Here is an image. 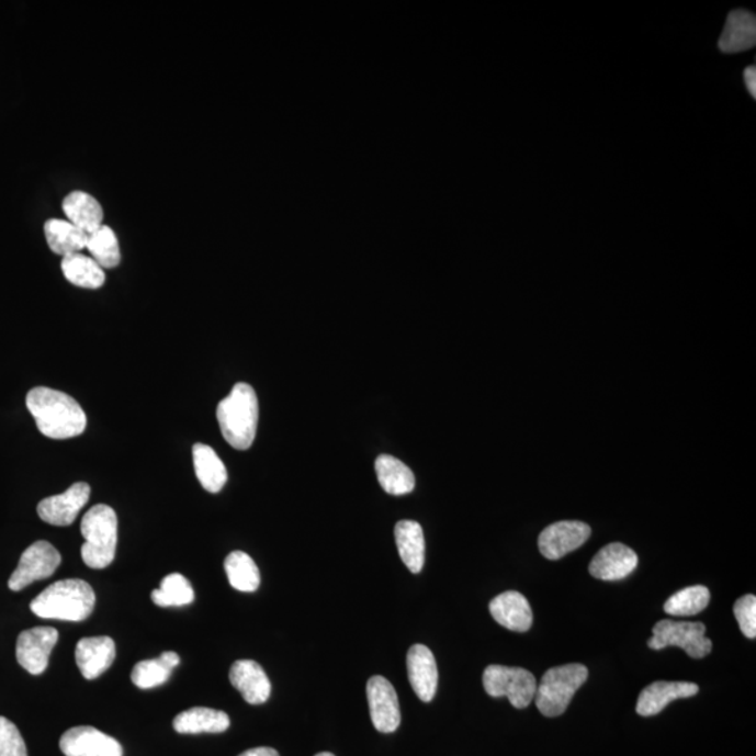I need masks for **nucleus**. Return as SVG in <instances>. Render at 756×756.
I'll return each instance as SVG.
<instances>
[{
  "label": "nucleus",
  "mask_w": 756,
  "mask_h": 756,
  "mask_svg": "<svg viewBox=\"0 0 756 756\" xmlns=\"http://www.w3.org/2000/svg\"><path fill=\"white\" fill-rule=\"evenodd\" d=\"M25 404L45 438H78L88 426V416L78 400L63 391L35 387L27 394Z\"/></svg>",
  "instance_id": "1"
},
{
  "label": "nucleus",
  "mask_w": 756,
  "mask_h": 756,
  "mask_svg": "<svg viewBox=\"0 0 756 756\" xmlns=\"http://www.w3.org/2000/svg\"><path fill=\"white\" fill-rule=\"evenodd\" d=\"M95 593L88 582L68 578L54 583L35 597L30 610L43 619L82 622L93 612Z\"/></svg>",
  "instance_id": "2"
},
{
  "label": "nucleus",
  "mask_w": 756,
  "mask_h": 756,
  "mask_svg": "<svg viewBox=\"0 0 756 756\" xmlns=\"http://www.w3.org/2000/svg\"><path fill=\"white\" fill-rule=\"evenodd\" d=\"M216 415L223 438L232 448H251L257 436L260 407L256 390L250 384L237 383L232 393L217 405Z\"/></svg>",
  "instance_id": "3"
},
{
  "label": "nucleus",
  "mask_w": 756,
  "mask_h": 756,
  "mask_svg": "<svg viewBox=\"0 0 756 756\" xmlns=\"http://www.w3.org/2000/svg\"><path fill=\"white\" fill-rule=\"evenodd\" d=\"M80 531L84 538L82 560L91 569H105L115 560L119 519L113 507L98 505L86 512Z\"/></svg>",
  "instance_id": "4"
},
{
  "label": "nucleus",
  "mask_w": 756,
  "mask_h": 756,
  "mask_svg": "<svg viewBox=\"0 0 756 756\" xmlns=\"http://www.w3.org/2000/svg\"><path fill=\"white\" fill-rule=\"evenodd\" d=\"M588 669L583 664L548 669L540 685H537L535 703L546 718H557L566 712L577 689L587 681Z\"/></svg>",
  "instance_id": "5"
},
{
  "label": "nucleus",
  "mask_w": 756,
  "mask_h": 756,
  "mask_svg": "<svg viewBox=\"0 0 756 756\" xmlns=\"http://www.w3.org/2000/svg\"><path fill=\"white\" fill-rule=\"evenodd\" d=\"M647 644L653 651H662L668 646L681 647L692 658L707 657L713 648L703 623L675 622L672 619H663L654 625L653 637Z\"/></svg>",
  "instance_id": "6"
},
{
  "label": "nucleus",
  "mask_w": 756,
  "mask_h": 756,
  "mask_svg": "<svg viewBox=\"0 0 756 756\" xmlns=\"http://www.w3.org/2000/svg\"><path fill=\"white\" fill-rule=\"evenodd\" d=\"M534 675L524 668L489 666L484 673V688L492 698L506 697L516 709L529 708L537 692Z\"/></svg>",
  "instance_id": "7"
},
{
  "label": "nucleus",
  "mask_w": 756,
  "mask_h": 756,
  "mask_svg": "<svg viewBox=\"0 0 756 756\" xmlns=\"http://www.w3.org/2000/svg\"><path fill=\"white\" fill-rule=\"evenodd\" d=\"M63 556L57 548L47 541H37L30 545L20 557L19 566L9 578L12 591H22L34 582L45 580L58 569Z\"/></svg>",
  "instance_id": "8"
},
{
  "label": "nucleus",
  "mask_w": 756,
  "mask_h": 756,
  "mask_svg": "<svg viewBox=\"0 0 756 756\" xmlns=\"http://www.w3.org/2000/svg\"><path fill=\"white\" fill-rule=\"evenodd\" d=\"M58 639L57 629L50 627H37L20 633L16 643L20 666L32 675L43 674Z\"/></svg>",
  "instance_id": "9"
},
{
  "label": "nucleus",
  "mask_w": 756,
  "mask_h": 756,
  "mask_svg": "<svg viewBox=\"0 0 756 756\" xmlns=\"http://www.w3.org/2000/svg\"><path fill=\"white\" fill-rule=\"evenodd\" d=\"M366 692L374 729L384 734L394 733L400 724V710L393 684L375 675L369 679Z\"/></svg>",
  "instance_id": "10"
},
{
  "label": "nucleus",
  "mask_w": 756,
  "mask_h": 756,
  "mask_svg": "<svg viewBox=\"0 0 756 756\" xmlns=\"http://www.w3.org/2000/svg\"><path fill=\"white\" fill-rule=\"evenodd\" d=\"M591 529L582 521H560L546 527L538 538V548L550 561L562 560L590 538Z\"/></svg>",
  "instance_id": "11"
},
{
  "label": "nucleus",
  "mask_w": 756,
  "mask_h": 756,
  "mask_svg": "<svg viewBox=\"0 0 756 756\" xmlns=\"http://www.w3.org/2000/svg\"><path fill=\"white\" fill-rule=\"evenodd\" d=\"M65 756H123L119 741L90 725L68 730L59 741Z\"/></svg>",
  "instance_id": "12"
},
{
  "label": "nucleus",
  "mask_w": 756,
  "mask_h": 756,
  "mask_svg": "<svg viewBox=\"0 0 756 756\" xmlns=\"http://www.w3.org/2000/svg\"><path fill=\"white\" fill-rule=\"evenodd\" d=\"M90 492L89 484L78 482V484L70 486L65 494L47 497L38 504L40 519L57 527L74 524L80 510L88 505Z\"/></svg>",
  "instance_id": "13"
},
{
  "label": "nucleus",
  "mask_w": 756,
  "mask_h": 756,
  "mask_svg": "<svg viewBox=\"0 0 756 756\" xmlns=\"http://www.w3.org/2000/svg\"><path fill=\"white\" fill-rule=\"evenodd\" d=\"M639 557L631 548L613 542L601 548L590 563V575L603 582H617L636 569Z\"/></svg>",
  "instance_id": "14"
},
{
  "label": "nucleus",
  "mask_w": 756,
  "mask_h": 756,
  "mask_svg": "<svg viewBox=\"0 0 756 756\" xmlns=\"http://www.w3.org/2000/svg\"><path fill=\"white\" fill-rule=\"evenodd\" d=\"M407 667L410 687L422 702H430L438 692V664L430 648L415 644L409 648Z\"/></svg>",
  "instance_id": "15"
},
{
  "label": "nucleus",
  "mask_w": 756,
  "mask_h": 756,
  "mask_svg": "<svg viewBox=\"0 0 756 756\" xmlns=\"http://www.w3.org/2000/svg\"><path fill=\"white\" fill-rule=\"evenodd\" d=\"M115 656V642L109 636L83 637L76 644V664L89 681L113 666Z\"/></svg>",
  "instance_id": "16"
},
{
  "label": "nucleus",
  "mask_w": 756,
  "mask_h": 756,
  "mask_svg": "<svg viewBox=\"0 0 756 756\" xmlns=\"http://www.w3.org/2000/svg\"><path fill=\"white\" fill-rule=\"evenodd\" d=\"M228 677L247 703L262 704L271 697V681L260 664L253 659H238L233 664Z\"/></svg>",
  "instance_id": "17"
},
{
  "label": "nucleus",
  "mask_w": 756,
  "mask_h": 756,
  "mask_svg": "<svg viewBox=\"0 0 756 756\" xmlns=\"http://www.w3.org/2000/svg\"><path fill=\"white\" fill-rule=\"evenodd\" d=\"M699 692L697 684L681 681H656L639 695L636 712L643 718L662 712L677 699L692 698Z\"/></svg>",
  "instance_id": "18"
},
{
  "label": "nucleus",
  "mask_w": 756,
  "mask_h": 756,
  "mask_svg": "<svg viewBox=\"0 0 756 756\" xmlns=\"http://www.w3.org/2000/svg\"><path fill=\"white\" fill-rule=\"evenodd\" d=\"M489 611L499 625L512 632L530 631L532 619H534L530 602L517 591L499 594L490 601Z\"/></svg>",
  "instance_id": "19"
},
{
  "label": "nucleus",
  "mask_w": 756,
  "mask_h": 756,
  "mask_svg": "<svg viewBox=\"0 0 756 756\" xmlns=\"http://www.w3.org/2000/svg\"><path fill=\"white\" fill-rule=\"evenodd\" d=\"M756 44V18L748 10L737 9L729 14L719 48L724 54H738Z\"/></svg>",
  "instance_id": "20"
},
{
  "label": "nucleus",
  "mask_w": 756,
  "mask_h": 756,
  "mask_svg": "<svg viewBox=\"0 0 756 756\" xmlns=\"http://www.w3.org/2000/svg\"><path fill=\"white\" fill-rule=\"evenodd\" d=\"M63 207L68 221L88 235L103 226V206L94 196L86 194L83 191L70 192L65 198Z\"/></svg>",
  "instance_id": "21"
},
{
  "label": "nucleus",
  "mask_w": 756,
  "mask_h": 756,
  "mask_svg": "<svg viewBox=\"0 0 756 756\" xmlns=\"http://www.w3.org/2000/svg\"><path fill=\"white\" fill-rule=\"evenodd\" d=\"M398 553L405 566L415 575L422 572L425 565V535L419 522L403 520L394 530Z\"/></svg>",
  "instance_id": "22"
},
{
  "label": "nucleus",
  "mask_w": 756,
  "mask_h": 756,
  "mask_svg": "<svg viewBox=\"0 0 756 756\" xmlns=\"http://www.w3.org/2000/svg\"><path fill=\"white\" fill-rule=\"evenodd\" d=\"M172 725L180 734H217L230 727V718L222 710L192 708L177 715Z\"/></svg>",
  "instance_id": "23"
},
{
  "label": "nucleus",
  "mask_w": 756,
  "mask_h": 756,
  "mask_svg": "<svg viewBox=\"0 0 756 756\" xmlns=\"http://www.w3.org/2000/svg\"><path fill=\"white\" fill-rule=\"evenodd\" d=\"M192 459L202 488L211 494H219L227 482V470L216 451L211 445L196 443L192 448Z\"/></svg>",
  "instance_id": "24"
},
{
  "label": "nucleus",
  "mask_w": 756,
  "mask_h": 756,
  "mask_svg": "<svg viewBox=\"0 0 756 756\" xmlns=\"http://www.w3.org/2000/svg\"><path fill=\"white\" fill-rule=\"evenodd\" d=\"M50 251L57 256L68 257L82 252L88 247L89 235L69 221L49 219L44 226Z\"/></svg>",
  "instance_id": "25"
},
{
  "label": "nucleus",
  "mask_w": 756,
  "mask_h": 756,
  "mask_svg": "<svg viewBox=\"0 0 756 756\" xmlns=\"http://www.w3.org/2000/svg\"><path fill=\"white\" fill-rule=\"evenodd\" d=\"M375 474L380 485L388 495H408L415 489V475L403 461L393 455H379L375 460Z\"/></svg>",
  "instance_id": "26"
},
{
  "label": "nucleus",
  "mask_w": 756,
  "mask_h": 756,
  "mask_svg": "<svg viewBox=\"0 0 756 756\" xmlns=\"http://www.w3.org/2000/svg\"><path fill=\"white\" fill-rule=\"evenodd\" d=\"M66 281L83 289H100L105 283L104 269L82 252L64 257L60 263Z\"/></svg>",
  "instance_id": "27"
},
{
  "label": "nucleus",
  "mask_w": 756,
  "mask_h": 756,
  "mask_svg": "<svg viewBox=\"0 0 756 756\" xmlns=\"http://www.w3.org/2000/svg\"><path fill=\"white\" fill-rule=\"evenodd\" d=\"M225 571L228 583L241 593H253L261 585V575L256 562L246 552L235 551L226 557Z\"/></svg>",
  "instance_id": "28"
},
{
  "label": "nucleus",
  "mask_w": 756,
  "mask_h": 756,
  "mask_svg": "<svg viewBox=\"0 0 756 756\" xmlns=\"http://www.w3.org/2000/svg\"><path fill=\"white\" fill-rule=\"evenodd\" d=\"M151 600L159 607H184L195 600V593L187 577L172 573L151 591Z\"/></svg>",
  "instance_id": "29"
},
{
  "label": "nucleus",
  "mask_w": 756,
  "mask_h": 756,
  "mask_svg": "<svg viewBox=\"0 0 756 756\" xmlns=\"http://www.w3.org/2000/svg\"><path fill=\"white\" fill-rule=\"evenodd\" d=\"M90 257L103 269H113L120 266L121 250L119 238L113 228L101 226L89 235L88 247Z\"/></svg>",
  "instance_id": "30"
},
{
  "label": "nucleus",
  "mask_w": 756,
  "mask_h": 756,
  "mask_svg": "<svg viewBox=\"0 0 756 756\" xmlns=\"http://www.w3.org/2000/svg\"><path fill=\"white\" fill-rule=\"evenodd\" d=\"M710 593L704 586H692L675 593L664 603V611L673 617H692L709 606Z\"/></svg>",
  "instance_id": "31"
},
{
  "label": "nucleus",
  "mask_w": 756,
  "mask_h": 756,
  "mask_svg": "<svg viewBox=\"0 0 756 756\" xmlns=\"http://www.w3.org/2000/svg\"><path fill=\"white\" fill-rule=\"evenodd\" d=\"M171 673L172 669L159 657L136 664L131 678L136 687L151 689L163 685L170 678Z\"/></svg>",
  "instance_id": "32"
},
{
  "label": "nucleus",
  "mask_w": 756,
  "mask_h": 756,
  "mask_svg": "<svg viewBox=\"0 0 756 756\" xmlns=\"http://www.w3.org/2000/svg\"><path fill=\"white\" fill-rule=\"evenodd\" d=\"M0 756H29L19 729L3 715H0Z\"/></svg>",
  "instance_id": "33"
},
{
  "label": "nucleus",
  "mask_w": 756,
  "mask_h": 756,
  "mask_svg": "<svg viewBox=\"0 0 756 756\" xmlns=\"http://www.w3.org/2000/svg\"><path fill=\"white\" fill-rule=\"evenodd\" d=\"M734 616L737 618L741 632L748 639H755L756 598L753 594H747V596L741 597L740 600L735 601Z\"/></svg>",
  "instance_id": "34"
},
{
  "label": "nucleus",
  "mask_w": 756,
  "mask_h": 756,
  "mask_svg": "<svg viewBox=\"0 0 756 756\" xmlns=\"http://www.w3.org/2000/svg\"><path fill=\"white\" fill-rule=\"evenodd\" d=\"M744 79H745V84H747V89L749 91V94L753 95V98H756V69L755 66H748L747 69H745L744 72Z\"/></svg>",
  "instance_id": "35"
},
{
  "label": "nucleus",
  "mask_w": 756,
  "mask_h": 756,
  "mask_svg": "<svg viewBox=\"0 0 756 756\" xmlns=\"http://www.w3.org/2000/svg\"><path fill=\"white\" fill-rule=\"evenodd\" d=\"M240 756H279L278 751L268 747L252 748L246 751Z\"/></svg>",
  "instance_id": "36"
},
{
  "label": "nucleus",
  "mask_w": 756,
  "mask_h": 756,
  "mask_svg": "<svg viewBox=\"0 0 756 756\" xmlns=\"http://www.w3.org/2000/svg\"><path fill=\"white\" fill-rule=\"evenodd\" d=\"M160 658L163 659L171 669H174L180 664V656L174 652H166L161 654Z\"/></svg>",
  "instance_id": "37"
},
{
  "label": "nucleus",
  "mask_w": 756,
  "mask_h": 756,
  "mask_svg": "<svg viewBox=\"0 0 756 756\" xmlns=\"http://www.w3.org/2000/svg\"><path fill=\"white\" fill-rule=\"evenodd\" d=\"M316 756H335V755L331 753H321V754H317Z\"/></svg>",
  "instance_id": "38"
}]
</instances>
